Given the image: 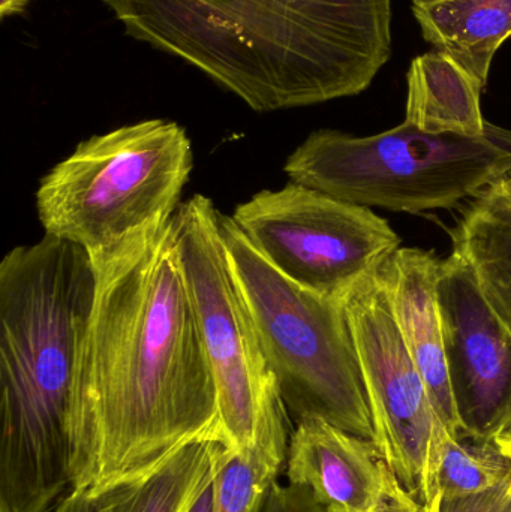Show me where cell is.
Here are the masks:
<instances>
[{
  "label": "cell",
  "mask_w": 511,
  "mask_h": 512,
  "mask_svg": "<svg viewBox=\"0 0 511 512\" xmlns=\"http://www.w3.org/2000/svg\"><path fill=\"white\" fill-rule=\"evenodd\" d=\"M173 218L90 256L96 291L75 397L74 490L137 483L188 445L221 442Z\"/></svg>",
  "instance_id": "1"
},
{
  "label": "cell",
  "mask_w": 511,
  "mask_h": 512,
  "mask_svg": "<svg viewBox=\"0 0 511 512\" xmlns=\"http://www.w3.org/2000/svg\"><path fill=\"white\" fill-rule=\"evenodd\" d=\"M393 0H104L126 35L257 113L360 95L392 56Z\"/></svg>",
  "instance_id": "2"
},
{
  "label": "cell",
  "mask_w": 511,
  "mask_h": 512,
  "mask_svg": "<svg viewBox=\"0 0 511 512\" xmlns=\"http://www.w3.org/2000/svg\"><path fill=\"white\" fill-rule=\"evenodd\" d=\"M92 258L45 234L0 262V512H48L74 490L78 370Z\"/></svg>",
  "instance_id": "3"
},
{
  "label": "cell",
  "mask_w": 511,
  "mask_h": 512,
  "mask_svg": "<svg viewBox=\"0 0 511 512\" xmlns=\"http://www.w3.org/2000/svg\"><path fill=\"white\" fill-rule=\"evenodd\" d=\"M218 227L288 414L297 423L327 421L377 445L345 300L282 276L221 210Z\"/></svg>",
  "instance_id": "4"
},
{
  "label": "cell",
  "mask_w": 511,
  "mask_h": 512,
  "mask_svg": "<svg viewBox=\"0 0 511 512\" xmlns=\"http://www.w3.org/2000/svg\"><path fill=\"white\" fill-rule=\"evenodd\" d=\"M192 168L191 140L171 120L93 135L42 177L39 222L47 236L105 254L171 218Z\"/></svg>",
  "instance_id": "5"
},
{
  "label": "cell",
  "mask_w": 511,
  "mask_h": 512,
  "mask_svg": "<svg viewBox=\"0 0 511 512\" xmlns=\"http://www.w3.org/2000/svg\"><path fill=\"white\" fill-rule=\"evenodd\" d=\"M291 182L392 212L452 209L511 171V131L432 135L401 123L371 137L312 132L284 167Z\"/></svg>",
  "instance_id": "6"
},
{
  "label": "cell",
  "mask_w": 511,
  "mask_h": 512,
  "mask_svg": "<svg viewBox=\"0 0 511 512\" xmlns=\"http://www.w3.org/2000/svg\"><path fill=\"white\" fill-rule=\"evenodd\" d=\"M215 204L195 195L174 213L177 246L218 402L222 444L287 462L288 412L231 271Z\"/></svg>",
  "instance_id": "7"
},
{
  "label": "cell",
  "mask_w": 511,
  "mask_h": 512,
  "mask_svg": "<svg viewBox=\"0 0 511 512\" xmlns=\"http://www.w3.org/2000/svg\"><path fill=\"white\" fill-rule=\"evenodd\" d=\"M234 224L282 276L344 301L401 248V237L371 207L290 182L234 210Z\"/></svg>",
  "instance_id": "8"
},
{
  "label": "cell",
  "mask_w": 511,
  "mask_h": 512,
  "mask_svg": "<svg viewBox=\"0 0 511 512\" xmlns=\"http://www.w3.org/2000/svg\"><path fill=\"white\" fill-rule=\"evenodd\" d=\"M345 310L380 456L402 487L425 507L437 495L438 462L449 432L435 414L378 271L348 294Z\"/></svg>",
  "instance_id": "9"
},
{
  "label": "cell",
  "mask_w": 511,
  "mask_h": 512,
  "mask_svg": "<svg viewBox=\"0 0 511 512\" xmlns=\"http://www.w3.org/2000/svg\"><path fill=\"white\" fill-rule=\"evenodd\" d=\"M447 372L461 438L498 441L511 430V331L452 252L438 277Z\"/></svg>",
  "instance_id": "10"
},
{
  "label": "cell",
  "mask_w": 511,
  "mask_h": 512,
  "mask_svg": "<svg viewBox=\"0 0 511 512\" xmlns=\"http://www.w3.org/2000/svg\"><path fill=\"white\" fill-rule=\"evenodd\" d=\"M287 475L326 512H372L402 487L377 445L318 418L291 433Z\"/></svg>",
  "instance_id": "11"
},
{
  "label": "cell",
  "mask_w": 511,
  "mask_h": 512,
  "mask_svg": "<svg viewBox=\"0 0 511 512\" xmlns=\"http://www.w3.org/2000/svg\"><path fill=\"white\" fill-rule=\"evenodd\" d=\"M441 259L434 252L399 248L378 270L402 339L425 381L438 420L453 438L462 427L450 387L444 351L438 277Z\"/></svg>",
  "instance_id": "12"
},
{
  "label": "cell",
  "mask_w": 511,
  "mask_h": 512,
  "mask_svg": "<svg viewBox=\"0 0 511 512\" xmlns=\"http://www.w3.org/2000/svg\"><path fill=\"white\" fill-rule=\"evenodd\" d=\"M450 236L453 252L511 331V171L474 195Z\"/></svg>",
  "instance_id": "13"
},
{
  "label": "cell",
  "mask_w": 511,
  "mask_h": 512,
  "mask_svg": "<svg viewBox=\"0 0 511 512\" xmlns=\"http://www.w3.org/2000/svg\"><path fill=\"white\" fill-rule=\"evenodd\" d=\"M405 123L432 135L483 137L488 131L480 107L483 86L441 51L417 56L407 74Z\"/></svg>",
  "instance_id": "14"
},
{
  "label": "cell",
  "mask_w": 511,
  "mask_h": 512,
  "mask_svg": "<svg viewBox=\"0 0 511 512\" xmlns=\"http://www.w3.org/2000/svg\"><path fill=\"white\" fill-rule=\"evenodd\" d=\"M423 38L483 87L495 53L511 36V0H411Z\"/></svg>",
  "instance_id": "15"
},
{
  "label": "cell",
  "mask_w": 511,
  "mask_h": 512,
  "mask_svg": "<svg viewBox=\"0 0 511 512\" xmlns=\"http://www.w3.org/2000/svg\"><path fill=\"white\" fill-rule=\"evenodd\" d=\"M222 448L219 441L182 448L150 477L132 484L122 512H191L212 486Z\"/></svg>",
  "instance_id": "16"
},
{
  "label": "cell",
  "mask_w": 511,
  "mask_h": 512,
  "mask_svg": "<svg viewBox=\"0 0 511 512\" xmlns=\"http://www.w3.org/2000/svg\"><path fill=\"white\" fill-rule=\"evenodd\" d=\"M511 480V454L498 441L447 435L437 469V493L477 495Z\"/></svg>",
  "instance_id": "17"
},
{
  "label": "cell",
  "mask_w": 511,
  "mask_h": 512,
  "mask_svg": "<svg viewBox=\"0 0 511 512\" xmlns=\"http://www.w3.org/2000/svg\"><path fill=\"white\" fill-rule=\"evenodd\" d=\"M284 459L224 445L212 484V512H261Z\"/></svg>",
  "instance_id": "18"
},
{
  "label": "cell",
  "mask_w": 511,
  "mask_h": 512,
  "mask_svg": "<svg viewBox=\"0 0 511 512\" xmlns=\"http://www.w3.org/2000/svg\"><path fill=\"white\" fill-rule=\"evenodd\" d=\"M425 512H511V480L477 495L443 496L425 505Z\"/></svg>",
  "instance_id": "19"
},
{
  "label": "cell",
  "mask_w": 511,
  "mask_h": 512,
  "mask_svg": "<svg viewBox=\"0 0 511 512\" xmlns=\"http://www.w3.org/2000/svg\"><path fill=\"white\" fill-rule=\"evenodd\" d=\"M132 484H123L102 493L72 490L48 512H122Z\"/></svg>",
  "instance_id": "20"
},
{
  "label": "cell",
  "mask_w": 511,
  "mask_h": 512,
  "mask_svg": "<svg viewBox=\"0 0 511 512\" xmlns=\"http://www.w3.org/2000/svg\"><path fill=\"white\" fill-rule=\"evenodd\" d=\"M372 512H425V507L407 492L404 487L398 490L389 501Z\"/></svg>",
  "instance_id": "21"
},
{
  "label": "cell",
  "mask_w": 511,
  "mask_h": 512,
  "mask_svg": "<svg viewBox=\"0 0 511 512\" xmlns=\"http://www.w3.org/2000/svg\"><path fill=\"white\" fill-rule=\"evenodd\" d=\"M30 0H0V17L23 15L27 11Z\"/></svg>",
  "instance_id": "22"
},
{
  "label": "cell",
  "mask_w": 511,
  "mask_h": 512,
  "mask_svg": "<svg viewBox=\"0 0 511 512\" xmlns=\"http://www.w3.org/2000/svg\"><path fill=\"white\" fill-rule=\"evenodd\" d=\"M213 484V483H212ZM212 486L203 493L197 504H195L194 510L191 512H212Z\"/></svg>",
  "instance_id": "23"
},
{
  "label": "cell",
  "mask_w": 511,
  "mask_h": 512,
  "mask_svg": "<svg viewBox=\"0 0 511 512\" xmlns=\"http://www.w3.org/2000/svg\"><path fill=\"white\" fill-rule=\"evenodd\" d=\"M498 442L503 445V448L507 451V453L511 454V438H501L498 439Z\"/></svg>",
  "instance_id": "24"
},
{
  "label": "cell",
  "mask_w": 511,
  "mask_h": 512,
  "mask_svg": "<svg viewBox=\"0 0 511 512\" xmlns=\"http://www.w3.org/2000/svg\"><path fill=\"white\" fill-rule=\"evenodd\" d=\"M503 438H511V430L509 433H507V435H504ZM501 439V438H500Z\"/></svg>",
  "instance_id": "25"
}]
</instances>
